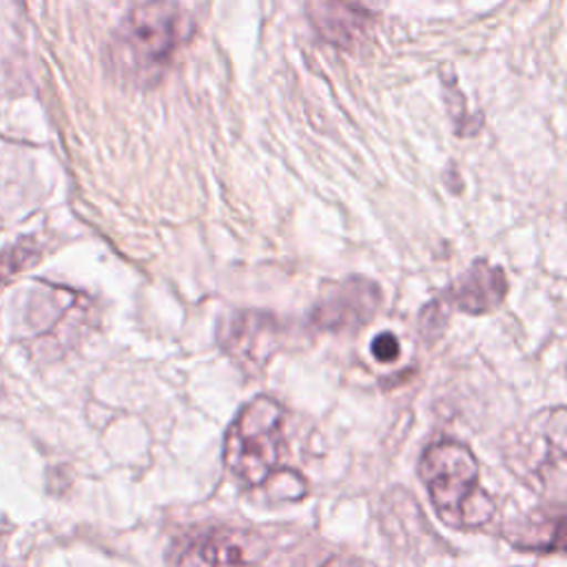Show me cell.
Listing matches in <instances>:
<instances>
[{"label": "cell", "instance_id": "8", "mask_svg": "<svg viewBox=\"0 0 567 567\" xmlns=\"http://www.w3.org/2000/svg\"><path fill=\"white\" fill-rule=\"evenodd\" d=\"M507 277L503 268L485 259H476L461 272L445 292V301L470 315H485L496 310L507 295Z\"/></svg>", "mask_w": 567, "mask_h": 567}, {"label": "cell", "instance_id": "1", "mask_svg": "<svg viewBox=\"0 0 567 567\" xmlns=\"http://www.w3.org/2000/svg\"><path fill=\"white\" fill-rule=\"evenodd\" d=\"M421 481L439 518L456 529L483 527L496 512V503L481 487L478 461L458 441L432 443L419 463Z\"/></svg>", "mask_w": 567, "mask_h": 567}, {"label": "cell", "instance_id": "11", "mask_svg": "<svg viewBox=\"0 0 567 567\" xmlns=\"http://www.w3.org/2000/svg\"><path fill=\"white\" fill-rule=\"evenodd\" d=\"M40 259V248L33 239H20L18 244L0 250V288L16 279L22 270L31 268Z\"/></svg>", "mask_w": 567, "mask_h": 567}, {"label": "cell", "instance_id": "3", "mask_svg": "<svg viewBox=\"0 0 567 567\" xmlns=\"http://www.w3.org/2000/svg\"><path fill=\"white\" fill-rule=\"evenodd\" d=\"M190 33V16L177 2L146 0L124 18L117 33V58L137 78L157 75Z\"/></svg>", "mask_w": 567, "mask_h": 567}, {"label": "cell", "instance_id": "9", "mask_svg": "<svg viewBox=\"0 0 567 567\" xmlns=\"http://www.w3.org/2000/svg\"><path fill=\"white\" fill-rule=\"evenodd\" d=\"M507 540L527 551H563L565 549V516L563 509L534 512L520 520H514L505 532Z\"/></svg>", "mask_w": 567, "mask_h": 567}, {"label": "cell", "instance_id": "13", "mask_svg": "<svg viewBox=\"0 0 567 567\" xmlns=\"http://www.w3.org/2000/svg\"><path fill=\"white\" fill-rule=\"evenodd\" d=\"M370 352H372V357H374L377 361H381V363H392V361L399 359V352H401L399 339H396L392 332H379V334L372 339V343H370Z\"/></svg>", "mask_w": 567, "mask_h": 567}, {"label": "cell", "instance_id": "5", "mask_svg": "<svg viewBox=\"0 0 567 567\" xmlns=\"http://www.w3.org/2000/svg\"><path fill=\"white\" fill-rule=\"evenodd\" d=\"M383 301L381 288L365 277H346L326 288L312 306L310 321L319 330H359L368 326Z\"/></svg>", "mask_w": 567, "mask_h": 567}, {"label": "cell", "instance_id": "2", "mask_svg": "<svg viewBox=\"0 0 567 567\" xmlns=\"http://www.w3.org/2000/svg\"><path fill=\"white\" fill-rule=\"evenodd\" d=\"M286 412L270 396L252 399L228 425L224 465L244 487H264L284 467Z\"/></svg>", "mask_w": 567, "mask_h": 567}, {"label": "cell", "instance_id": "7", "mask_svg": "<svg viewBox=\"0 0 567 567\" xmlns=\"http://www.w3.org/2000/svg\"><path fill=\"white\" fill-rule=\"evenodd\" d=\"M516 447L534 450V454H520L518 461L529 483H551L556 478L563 483V465H565V412L556 408L532 421L529 430L523 432Z\"/></svg>", "mask_w": 567, "mask_h": 567}, {"label": "cell", "instance_id": "6", "mask_svg": "<svg viewBox=\"0 0 567 567\" xmlns=\"http://www.w3.org/2000/svg\"><path fill=\"white\" fill-rule=\"evenodd\" d=\"M221 350L246 372L264 368L281 348V326L268 312L241 310L221 321L217 332Z\"/></svg>", "mask_w": 567, "mask_h": 567}, {"label": "cell", "instance_id": "12", "mask_svg": "<svg viewBox=\"0 0 567 567\" xmlns=\"http://www.w3.org/2000/svg\"><path fill=\"white\" fill-rule=\"evenodd\" d=\"M447 323V303L443 299H434L427 306H423L419 315V328L423 337H439Z\"/></svg>", "mask_w": 567, "mask_h": 567}, {"label": "cell", "instance_id": "10", "mask_svg": "<svg viewBox=\"0 0 567 567\" xmlns=\"http://www.w3.org/2000/svg\"><path fill=\"white\" fill-rule=\"evenodd\" d=\"M312 22L332 44L350 47L368 22V13L346 0H319L317 11H312Z\"/></svg>", "mask_w": 567, "mask_h": 567}, {"label": "cell", "instance_id": "4", "mask_svg": "<svg viewBox=\"0 0 567 567\" xmlns=\"http://www.w3.org/2000/svg\"><path fill=\"white\" fill-rule=\"evenodd\" d=\"M266 554L268 543L261 534L213 525L175 538L166 551V567H259Z\"/></svg>", "mask_w": 567, "mask_h": 567}]
</instances>
